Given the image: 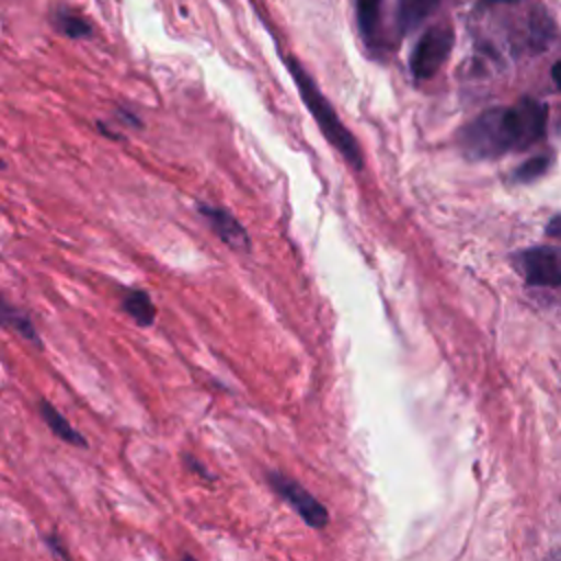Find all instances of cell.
Listing matches in <instances>:
<instances>
[{"mask_svg":"<svg viewBox=\"0 0 561 561\" xmlns=\"http://www.w3.org/2000/svg\"><path fill=\"white\" fill-rule=\"evenodd\" d=\"M546 107L522 99L511 107H493L460 131V147L473 160L497 158L511 149H526L543 136Z\"/></svg>","mask_w":561,"mask_h":561,"instance_id":"obj_1","label":"cell"},{"mask_svg":"<svg viewBox=\"0 0 561 561\" xmlns=\"http://www.w3.org/2000/svg\"><path fill=\"white\" fill-rule=\"evenodd\" d=\"M289 75L294 77V83L302 96V103L307 105V110L311 112L313 121L318 123V127L322 129L324 138L342 153V158L353 167V169H362L364 167V156L362 149L355 140V136L344 127V123L337 118L333 105L327 101V96L320 92V88L316 85V81L309 77V72L298 64L296 57L287 55L285 61Z\"/></svg>","mask_w":561,"mask_h":561,"instance_id":"obj_2","label":"cell"},{"mask_svg":"<svg viewBox=\"0 0 561 561\" xmlns=\"http://www.w3.org/2000/svg\"><path fill=\"white\" fill-rule=\"evenodd\" d=\"M454 46V31L447 24H438V26H430L419 42L414 44L412 53H410V72L416 81H425L432 79L440 66L445 64V59L449 57Z\"/></svg>","mask_w":561,"mask_h":561,"instance_id":"obj_3","label":"cell"},{"mask_svg":"<svg viewBox=\"0 0 561 561\" xmlns=\"http://www.w3.org/2000/svg\"><path fill=\"white\" fill-rule=\"evenodd\" d=\"M270 484L274 486V491L283 497V500H287L294 508H296V513L309 524V526H313V528H322V526H327V522H329V513H327V508L313 497V495H309V491L305 489V486H300L298 482H294L291 478H287V476H283V473H270Z\"/></svg>","mask_w":561,"mask_h":561,"instance_id":"obj_4","label":"cell"},{"mask_svg":"<svg viewBox=\"0 0 561 561\" xmlns=\"http://www.w3.org/2000/svg\"><path fill=\"white\" fill-rule=\"evenodd\" d=\"M519 263L528 285H537V287L561 285V250L537 245L522 252Z\"/></svg>","mask_w":561,"mask_h":561,"instance_id":"obj_5","label":"cell"},{"mask_svg":"<svg viewBox=\"0 0 561 561\" xmlns=\"http://www.w3.org/2000/svg\"><path fill=\"white\" fill-rule=\"evenodd\" d=\"M199 213L206 217L208 226L217 232V237L228 248H232L237 252H250L248 230L237 221V217L232 213H228L226 208H219V206H208V204H202Z\"/></svg>","mask_w":561,"mask_h":561,"instance_id":"obj_6","label":"cell"},{"mask_svg":"<svg viewBox=\"0 0 561 561\" xmlns=\"http://www.w3.org/2000/svg\"><path fill=\"white\" fill-rule=\"evenodd\" d=\"M443 0H399L397 2V26L401 33H410L425 22Z\"/></svg>","mask_w":561,"mask_h":561,"instance_id":"obj_7","label":"cell"},{"mask_svg":"<svg viewBox=\"0 0 561 561\" xmlns=\"http://www.w3.org/2000/svg\"><path fill=\"white\" fill-rule=\"evenodd\" d=\"M123 309L142 327H149L156 318V307L149 294L142 289H127L123 294Z\"/></svg>","mask_w":561,"mask_h":561,"instance_id":"obj_8","label":"cell"},{"mask_svg":"<svg viewBox=\"0 0 561 561\" xmlns=\"http://www.w3.org/2000/svg\"><path fill=\"white\" fill-rule=\"evenodd\" d=\"M39 410H42V416H44L46 425H48V427L53 430V434H57L61 440H66V443H70V445H79V447H85V445H88V443L83 440V436H81L50 403L42 401Z\"/></svg>","mask_w":561,"mask_h":561,"instance_id":"obj_9","label":"cell"},{"mask_svg":"<svg viewBox=\"0 0 561 561\" xmlns=\"http://www.w3.org/2000/svg\"><path fill=\"white\" fill-rule=\"evenodd\" d=\"M379 11H381V0H355L357 24H359V31L366 39H370L377 31Z\"/></svg>","mask_w":561,"mask_h":561,"instance_id":"obj_10","label":"cell"},{"mask_svg":"<svg viewBox=\"0 0 561 561\" xmlns=\"http://www.w3.org/2000/svg\"><path fill=\"white\" fill-rule=\"evenodd\" d=\"M53 22H55V26H57L64 35H68V37H72V39H79V37H88V35H90V24H88L83 18H79L77 13H72V11L57 9L55 15H53Z\"/></svg>","mask_w":561,"mask_h":561,"instance_id":"obj_11","label":"cell"},{"mask_svg":"<svg viewBox=\"0 0 561 561\" xmlns=\"http://www.w3.org/2000/svg\"><path fill=\"white\" fill-rule=\"evenodd\" d=\"M546 169H548V158H546V156H539V158H533V160L524 162V164L517 169L515 178H517L519 182H530V180L543 175Z\"/></svg>","mask_w":561,"mask_h":561,"instance_id":"obj_12","label":"cell"},{"mask_svg":"<svg viewBox=\"0 0 561 561\" xmlns=\"http://www.w3.org/2000/svg\"><path fill=\"white\" fill-rule=\"evenodd\" d=\"M4 318H7V322H9L11 327H15L24 337H28L31 342L37 344V333H35V329H33V324H31L28 318H24L22 313H15L11 307H4Z\"/></svg>","mask_w":561,"mask_h":561,"instance_id":"obj_13","label":"cell"},{"mask_svg":"<svg viewBox=\"0 0 561 561\" xmlns=\"http://www.w3.org/2000/svg\"><path fill=\"white\" fill-rule=\"evenodd\" d=\"M546 234H548V237H554V239H561V215H554V217L548 221Z\"/></svg>","mask_w":561,"mask_h":561,"instance_id":"obj_14","label":"cell"},{"mask_svg":"<svg viewBox=\"0 0 561 561\" xmlns=\"http://www.w3.org/2000/svg\"><path fill=\"white\" fill-rule=\"evenodd\" d=\"M552 79H554V83H557V88L561 90V59L552 66Z\"/></svg>","mask_w":561,"mask_h":561,"instance_id":"obj_15","label":"cell"},{"mask_svg":"<svg viewBox=\"0 0 561 561\" xmlns=\"http://www.w3.org/2000/svg\"><path fill=\"white\" fill-rule=\"evenodd\" d=\"M484 2H504V4H513V2H522V0H484Z\"/></svg>","mask_w":561,"mask_h":561,"instance_id":"obj_16","label":"cell"},{"mask_svg":"<svg viewBox=\"0 0 561 561\" xmlns=\"http://www.w3.org/2000/svg\"><path fill=\"white\" fill-rule=\"evenodd\" d=\"M184 561H195V559L193 557H184Z\"/></svg>","mask_w":561,"mask_h":561,"instance_id":"obj_17","label":"cell"},{"mask_svg":"<svg viewBox=\"0 0 561 561\" xmlns=\"http://www.w3.org/2000/svg\"><path fill=\"white\" fill-rule=\"evenodd\" d=\"M552 561H561V557H557V559H552Z\"/></svg>","mask_w":561,"mask_h":561,"instance_id":"obj_18","label":"cell"}]
</instances>
